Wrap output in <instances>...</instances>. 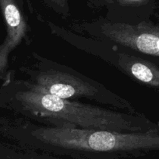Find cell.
Here are the masks:
<instances>
[{
    "label": "cell",
    "mask_w": 159,
    "mask_h": 159,
    "mask_svg": "<svg viewBox=\"0 0 159 159\" xmlns=\"http://www.w3.org/2000/svg\"><path fill=\"white\" fill-rule=\"evenodd\" d=\"M13 144L66 159H132L159 151V124L141 132L63 128L17 117L2 128Z\"/></svg>",
    "instance_id": "obj_1"
},
{
    "label": "cell",
    "mask_w": 159,
    "mask_h": 159,
    "mask_svg": "<svg viewBox=\"0 0 159 159\" xmlns=\"http://www.w3.org/2000/svg\"><path fill=\"white\" fill-rule=\"evenodd\" d=\"M0 159H66L45 152L23 148L14 144L0 148Z\"/></svg>",
    "instance_id": "obj_7"
},
{
    "label": "cell",
    "mask_w": 159,
    "mask_h": 159,
    "mask_svg": "<svg viewBox=\"0 0 159 159\" xmlns=\"http://www.w3.org/2000/svg\"><path fill=\"white\" fill-rule=\"evenodd\" d=\"M0 108L19 117L63 128L141 132L158 124L140 113H131L95 104L61 99L10 74L0 89Z\"/></svg>",
    "instance_id": "obj_2"
},
{
    "label": "cell",
    "mask_w": 159,
    "mask_h": 159,
    "mask_svg": "<svg viewBox=\"0 0 159 159\" xmlns=\"http://www.w3.org/2000/svg\"><path fill=\"white\" fill-rule=\"evenodd\" d=\"M26 81L37 89L63 99H87L98 106L137 113L132 104L105 85L74 68L33 51L31 61L20 68Z\"/></svg>",
    "instance_id": "obj_3"
},
{
    "label": "cell",
    "mask_w": 159,
    "mask_h": 159,
    "mask_svg": "<svg viewBox=\"0 0 159 159\" xmlns=\"http://www.w3.org/2000/svg\"><path fill=\"white\" fill-rule=\"evenodd\" d=\"M0 9L6 26V37L0 45V79L7 76L11 53L28 37V26L15 0H0Z\"/></svg>",
    "instance_id": "obj_6"
},
{
    "label": "cell",
    "mask_w": 159,
    "mask_h": 159,
    "mask_svg": "<svg viewBox=\"0 0 159 159\" xmlns=\"http://www.w3.org/2000/svg\"><path fill=\"white\" fill-rule=\"evenodd\" d=\"M56 11L63 16L69 14V6L67 0H48Z\"/></svg>",
    "instance_id": "obj_8"
},
{
    "label": "cell",
    "mask_w": 159,
    "mask_h": 159,
    "mask_svg": "<svg viewBox=\"0 0 159 159\" xmlns=\"http://www.w3.org/2000/svg\"><path fill=\"white\" fill-rule=\"evenodd\" d=\"M93 36L159 64V24L149 21L131 24L101 20L95 25Z\"/></svg>",
    "instance_id": "obj_5"
},
{
    "label": "cell",
    "mask_w": 159,
    "mask_h": 159,
    "mask_svg": "<svg viewBox=\"0 0 159 159\" xmlns=\"http://www.w3.org/2000/svg\"><path fill=\"white\" fill-rule=\"evenodd\" d=\"M48 27L52 35L76 49L113 66L132 80L159 91V67L156 64L105 40L79 34L52 23H48Z\"/></svg>",
    "instance_id": "obj_4"
},
{
    "label": "cell",
    "mask_w": 159,
    "mask_h": 159,
    "mask_svg": "<svg viewBox=\"0 0 159 159\" xmlns=\"http://www.w3.org/2000/svg\"><path fill=\"white\" fill-rule=\"evenodd\" d=\"M119 4L126 6H138L147 3L148 0H116Z\"/></svg>",
    "instance_id": "obj_9"
}]
</instances>
